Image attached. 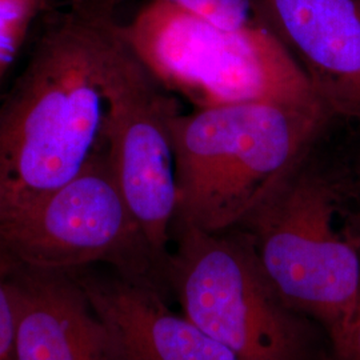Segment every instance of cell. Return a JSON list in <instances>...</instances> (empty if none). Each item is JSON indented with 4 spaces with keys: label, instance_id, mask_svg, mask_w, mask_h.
<instances>
[{
    "label": "cell",
    "instance_id": "cell-9",
    "mask_svg": "<svg viewBox=\"0 0 360 360\" xmlns=\"http://www.w3.org/2000/svg\"><path fill=\"white\" fill-rule=\"evenodd\" d=\"M262 1L331 123L360 122V0Z\"/></svg>",
    "mask_w": 360,
    "mask_h": 360
},
{
    "label": "cell",
    "instance_id": "cell-12",
    "mask_svg": "<svg viewBox=\"0 0 360 360\" xmlns=\"http://www.w3.org/2000/svg\"><path fill=\"white\" fill-rule=\"evenodd\" d=\"M50 0H0V80L20 51L31 27Z\"/></svg>",
    "mask_w": 360,
    "mask_h": 360
},
{
    "label": "cell",
    "instance_id": "cell-16",
    "mask_svg": "<svg viewBox=\"0 0 360 360\" xmlns=\"http://www.w3.org/2000/svg\"><path fill=\"white\" fill-rule=\"evenodd\" d=\"M102 360H110V359H108V358H107V356H104L103 359H102Z\"/></svg>",
    "mask_w": 360,
    "mask_h": 360
},
{
    "label": "cell",
    "instance_id": "cell-11",
    "mask_svg": "<svg viewBox=\"0 0 360 360\" xmlns=\"http://www.w3.org/2000/svg\"><path fill=\"white\" fill-rule=\"evenodd\" d=\"M70 8L96 16H115L126 0H68ZM226 28L267 26L262 0H163ZM272 28V27H271Z\"/></svg>",
    "mask_w": 360,
    "mask_h": 360
},
{
    "label": "cell",
    "instance_id": "cell-2",
    "mask_svg": "<svg viewBox=\"0 0 360 360\" xmlns=\"http://www.w3.org/2000/svg\"><path fill=\"white\" fill-rule=\"evenodd\" d=\"M319 141L235 227L285 303L319 323L334 349L359 294L360 207L352 184L319 162Z\"/></svg>",
    "mask_w": 360,
    "mask_h": 360
},
{
    "label": "cell",
    "instance_id": "cell-13",
    "mask_svg": "<svg viewBox=\"0 0 360 360\" xmlns=\"http://www.w3.org/2000/svg\"><path fill=\"white\" fill-rule=\"evenodd\" d=\"M0 360H15V311L7 282L6 267L0 257Z\"/></svg>",
    "mask_w": 360,
    "mask_h": 360
},
{
    "label": "cell",
    "instance_id": "cell-4",
    "mask_svg": "<svg viewBox=\"0 0 360 360\" xmlns=\"http://www.w3.org/2000/svg\"><path fill=\"white\" fill-rule=\"evenodd\" d=\"M167 263L181 314L239 360H334L319 323L285 303L239 227L172 221Z\"/></svg>",
    "mask_w": 360,
    "mask_h": 360
},
{
    "label": "cell",
    "instance_id": "cell-3",
    "mask_svg": "<svg viewBox=\"0 0 360 360\" xmlns=\"http://www.w3.org/2000/svg\"><path fill=\"white\" fill-rule=\"evenodd\" d=\"M331 124L321 110L252 102L172 119V221L206 231L238 226Z\"/></svg>",
    "mask_w": 360,
    "mask_h": 360
},
{
    "label": "cell",
    "instance_id": "cell-15",
    "mask_svg": "<svg viewBox=\"0 0 360 360\" xmlns=\"http://www.w3.org/2000/svg\"><path fill=\"white\" fill-rule=\"evenodd\" d=\"M356 179H358V184H359L360 187V159L359 163H358V167H356Z\"/></svg>",
    "mask_w": 360,
    "mask_h": 360
},
{
    "label": "cell",
    "instance_id": "cell-14",
    "mask_svg": "<svg viewBox=\"0 0 360 360\" xmlns=\"http://www.w3.org/2000/svg\"><path fill=\"white\" fill-rule=\"evenodd\" d=\"M334 360H360V287L347 331L333 349Z\"/></svg>",
    "mask_w": 360,
    "mask_h": 360
},
{
    "label": "cell",
    "instance_id": "cell-10",
    "mask_svg": "<svg viewBox=\"0 0 360 360\" xmlns=\"http://www.w3.org/2000/svg\"><path fill=\"white\" fill-rule=\"evenodd\" d=\"M1 260L15 311V360L103 359V328L68 271Z\"/></svg>",
    "mask_w": 360,
    "mask_h": 360
},
{
    "label": "cell",
    "instance_id": "cell-1",
    "mask_svg": "<svg viewBox=\"0 0 360 360\" xmlns=\"http://www.w3.org/2000/svg\"><path fill=\"white\" fill-rule=\"evenodd\" d=\"M115 16L49 13L0 101V223L72 179L104 144V65Z\"/></svg>",
    "mask_w": 360,
    "mask_h": 360
},
{
    "label": "cell",
    "instance_id": "cell-5",
    "mask_svg": "<svg viewBox=\"0 0 360 360\" xmlns=\"http://www.w3.org/2000/svg\"><path fill=\"white\" fill-rule=\"evenodd\" d=\"M119 32L158 83L195 110L269 102L326 114L271 27L226 28L167 1L151 0L127 25L119 23Z\"/></svg>",
    "mask_w": 360,
    "mask_h": 360
},
{
    "label": "cell",
    "instance_id": "cell-7",
    "mask_svg": "<svg viewBox=\"0 0 360 360\" xmlns=\"http://www.w3.org/2000/svg\"><path fill=\"white\" fill-rule=\"evenodd\" d=\"M103 92L104 141L116 180L156 254L168 259L176 208L171 123L179 104L129 50L119 23L105 58Z\"/></svg>",
    "mask_w": 360,
    "mask_h": 360
},
{
    "label": "cell",
    "instance_id": "cell-8",
    "mask_svg": "<svg viewBox=\"0 0 360 360\" xmlns=\"http://www.w3.org/2000/svg\"><path fill=\"white\" fill-rule=\"evenodd\" d=\"M103 328L110 360H239L148 284L107 266L68 271Z\"/></svg>",
    "mask_w": 360,
    "mask_h": 360
},
{
    "label": "cell",
    "instance_id": "cell-6",
    "mask_svg": "<svg viewBox=\"0 0 360 360\" xmlns=\"http://www.w3.org/2000/svg\"><path fill=\"white\" fill-rule=\"evenodd\" d=\"M0 257L39 270L107 266L172 297L168 259L131 212L105 141L72 179L0 223Z\"/></svg>",
    "mask_w": 360,
    "mask_h": 360
}]
</instances>
